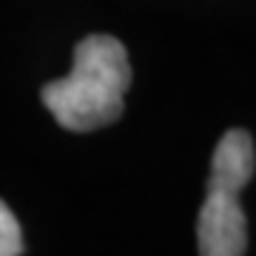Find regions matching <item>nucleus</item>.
<instances>
[{"instance_id": "f257e3e1", "label": "nucleus", "mask_w": 256, "mask_h": 256, "mask_svg": "<svg viewBox=\"0 0 256 256\" xmlns=\"http://www.w3.org/2000/svg\"><path fill=\"white\" fill-rule=\"evenodd\" d=\"M128 86L126 46L111 34H88L74 48L72 72L43 86V102L66 131H97L122 117Z\"/></svg>"}, {"instance_id": "f03ea898", "label": "nucleus", "mask_w": 256, "mask_h": 256, "mask_svg": "<svg viewBox=\"0 0 256 256\" xmlns=\"http://www.w3.org/2000/svg\"><path fill=\"white\" fill-rule=\"evenodd\" d=\"M256 171L254 140L242 128H230L214 148L208 194L196 220L202 256H242L248 250V220L239 194Z\"/></svg>"}, {"instance_id": "7ed1b4c3", "label": "nucleus", "mask_w": 256, "mask_h": 256, "mask_svg": "<svg viewBox=\"0 0 256 256\" xmlns=\"http://www.w3.org/2000/svg\"><path fill=\"white\" fill-rule=\"evenodd\" d=\"M23 254V234L14 220L9 205L0 200V256H18Z\"/></svg>"}]
</instances>
